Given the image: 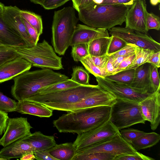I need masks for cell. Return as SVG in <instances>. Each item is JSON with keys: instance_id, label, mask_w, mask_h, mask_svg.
I'll return each instance as SVG.
<instances>
[{"instance_id": "obj_47", "label": "cell", "mask_w": 160, "mask_h": 160, "mask_svg": "<svg viewBox=\"0 0 160 160\" xmlns=\"http://www.w3.org/2000/svg\"><path fill=\"white\" fill-rule=\"evenodd\" d=\"M135 58L134 52L121 62L117 68L116 73L124 70L134 61Z\"/></svg>"}, {"instance_id": "obj_14", "label": "cell", "mask_w": 160, "mask_h": 160, "mask_svg": "<svg viewBox=\"0 0 160 160\" xmlns=\"http://www.w3.org/2000/svg\"><path fill=\"white\" fill-rule=\"evenodd\" d=\"M16 6H5L2 17L4 22L23 40L28 47L35 44L29 35L20 14Z\"/></svg>"}, {"instance_id": "obj_17", "label": "cell", "mask_w": 160, "mask_h": 160, "mask_svg": "<svg viewBox=\"0 0 160 160\" xmlns=\"http://www.w3.org/2000/svg\"><path fill=\"white\" fill-rule=\"evenodd\" d=\"M32 67L30 62L20 56L4 63L0 66V83L13 79Z\"/></svg>"}, {"instance_id": "obj_40", "label": "cell", "mask_w": 160, "mask_h": 160, "mask_svg": "<svg viewBox=\"0 0 160 160\" xmlns=\"http://www.w3.org/2000/svg\"><path fill=\"white\" fill-rule=\"evenodd\" d=\"M158 68L155 65L151 64L150 80L154 92L160 89V82Z\"/></svg>"}, {"instance_id": "obj_18", "label": "cell", "mask_w": 160, "mask_h": 160, "mask_svg": "<svg viewBox=\"0 0 160 160\" xmlns=\"http://www.w3.org/2000/svg\"><path fill=\"white\" fill-rule=\"evenodd\" d=\"M109 36L107 30L78 24L73 34L70 46L80 43H88L95 39Z\"/></svg>"}, {"instance_id": "obj_43", "label": "cell", "mask_w": 160, "mask_h": 160, "mask_svg": "<svg viewBox=\"0 0 160 160\" xmlns=\"http://www.w3.org/2000/svg\"><path fill=\"white\" fill-rule=\"evenodd\" d=\"M90 56L93 64L101 68L105 67L109 57L107 54L99 56Z\"/></svg>"}, {"instance_id": "obj_49", "label": "cell", "mask_w": 160, "mask_h": 160, "mask_svg": "<svg viewBox=\"0 0 160 160\" xmlns=\"http://www.w3.org/2000/svg\"><path fill=\"white\" fill-rule=\"evenodd\" d=\"M9 118L7 112L0 110V136L5 132Z\"/></svg>"}, {"instance_id": "obj_41", "label": "cell", "mask_w": 160, "mask_h": 160, "mask_svg": "<svg viewBox=\"0 0 160 160\" xmlns=\"http://www.w3.org/2000/svg\"><path fill=\"white\" fill-rule=\"evenodd\" d=\"M114 160H155V159L138 152L134 154L116 156Z\"/></svg>"}, {"instance_id": "obj_36", "label": "cell", "mask_w": 160, "mask_h": 160, "mask_svg": "<svg viewBox=\"0 0 160 160\" xmlns=\"http://www.w3.org/2000/svg\"><path fill=\"white\" fill-rule=\"evenodd\" d=\"M17 102L0 92V110L5 112L16 111Z\"/></svg>"}, {"instance_id": "obj_33", "label": "cell", "mask_w": 160, "mask_h": 160, "mask_svg": "<svg viewBox=\"0 0 160 160\" xmlns=\"http://www.w3.org/2000/svg\"><path fill=\"white\" fill-rule=\"evenodd\" d=\"M116 156L104 152H96L86 154H76L72 160H114Z\"/></svg>"}, {"instance_id": "obj_13", "label": "cell", "mask_w": 160, "mask_h": 160, "mask_svg": "<svg viewBox=\"0 0 160 160\" xmlns=\"http://www.w3.org/2000/svg\"><path fill=\"white\" fill-rule=\"evenodd\" d=\"M148 12L145 0H135L130 7L125 18V28L147 34L146 18Z\"/></svg>"}, {"instance_id": "obj_8", "label": "cell", "mask_w": 160, "mask_h": 160, "mask_svg": "<svg viewBox=\"0 0 160 160\" xmlns=\"http://www.w3.org/2000/svg\"><path fill=\"white\" fill-rule=\"evenodd\" d=\"M95 77L98 85L113 95L116 99L139 103L153 93L144 89L134 88L110 81L103 77Z\"/></svg>"}, {"instance_id": "obj_32", "label": "cell", "mask_w": 160, "mask_h": 160, "mask_svg": "<svg viewBox=\"0 0 160 160\" xmlns=\"http://www.w3.org/2000/svg\"><path fill=\"white\" fill-rule=\"evenodd\" d=\"M80 62L86 69L95 77H100L104 78L108 75L105 72L104 68H100L93 64L89 55L83 58Z\"/></svg>"}, {"instance_id": "obj_38", "label": "cell", "mask_w": 160, "mask_h": 160, "mask_svg": "<svg viewBox=\"0 0 160 160\" xmlns=\"http://www.w3.org/2000/svg\"><path fill=\"white\" fill-rule=\"evenodd\" d=\"M112 38L108 49L107 54L110 56L118 51L128 44L124 40L115 36Z\"/></svg>"}, {"instance_id": "obj_3", "label": "cell", "mask_w": 160, "mask_h": 160, "mask_svg": "<svg viewBox=\"0 0 160 160\" xmlns=\"http://www.w3.org/2000/svg\"><path fill=\"white\" fill-rule=\"evenodd\" d=\"M130 6L122 4H97L94 2L78 12V19L89 26L108 30L125 22Z\"/></svg>"}, {"instance_id": "obj_35", "label": "cell", "mask_w": 160, "mask_h": 160, "mask_svg": "<svg viewBox=\"0 0 160 160\" xmlns=\"http://www.w3.org/2000/svg\"><path fill=\"white\" fill-rule=\"evenodd\" d=\"M71 54L75 61L80 62L83 58L89 55L88 43H80L72 46Z\"/></svg>"}, {"instance_id": "obj_42", "label": "cell", "mask_w": 160, "mask_h": 160, "mask_svg": "<svg viewBox=\"0 0 160 160\" xmlns=\"http://www.w3.org/2000/svg\"><path fill=\"white\" fill-rule=\"evenodd\" d=\"M71 0H43L41 5L45 9L50 10L60 7Z\"/></svg>"}, {"instance_id": "obj_2", "label": "cell", "mask_w": 160, "mask_h": 160, "mask_svg": "<svg viewBox=\"0 0 160 160\" xmlns=\"http://www.w3.org/2000/svg\"><path fill=\"white\" fill-rule=\"evenodd\" d=\"M14 84L11 93L18 101L24 100L38 93L41 89L48 86L67 80L65 75L51 69L43 68L27 71L13 78Z\"/></svg>"}, {"instance_id": "obj_25", "label": "cell", "mask_w": 160, "mask_h": 160, "mask_svg": "<svg viewBox=\"0 0 160 160\" xmlns=\"http://www.w3.org/2000/svg\"><path fill=\"white\" fill-rule=\"evenodd\" d=\"M160 140V135L155 132H146L130 143L137 151L151 148L157 144Z\"/></svg>"}, {"instance_id": "obj_34", "label": "cell", "mask_w": 160, "mask_h": 160, "mask_svg": "<svg viewBox=\"0 0 160 160\" xmlns=\"http://www.w3.org/2000/svg\"><path fill=\"white\" fill-rule=\"evenodd\" d=\"M16 48L4 45H0V66L18 56Z\"/></svg>"}, {"instance_id": "obj_58", "label": "cell", "mask_w": 160, "mask_h": 160, "mask_svg": "<svg viewBox=\"0 0 160 160\" xmlns=\"http://www.w3.org/2000/svg\"><path fill=\"white\" fill-rule=\"evenodd\" d=\"M104 0H93V2L95 3L98 4H102Z\"/></svg>"}, {"instance_id": "obj_48", "label": "cell", "mask_w": 160, "mask_h": 160, "mask_svg": "<svg viewBox=\"0 0 160 160\" xmlns=\"http://www.w3.org/2000/svg\"><path fill=\"white\" fill-rule=\"evenodd\" d=\"M35 159L40 160H58L52 156L48 151H36L34 152Z\"/></svg>"}, {"instance_id": "obj_26", "label": "cell", "mask_w": 160, "mask_h": 160, "mask_svg": "<svg viewBox=\"0 0 160 160\" xmlns=\"http://www.w3.org/2000/svg\"><path fill=\"white\" fill-rule=\"evenodd\" d=\"M112 36L99 38L88 43L89 55L99 56L107 54Z\"/></svg>"}, {"instance_id": "obj_44", "label": "cell", "mask_w": 160, "mask_h": 160, "mask_svg": "<svg viewBox=\"0 0 160 160\" xmlns=\"http://www.w3.org/2000/svg\"><path fill=\"white\" fill-rule=\"evenodd\" d=\"M137 47L134 44L128 43L122 49L112 55L115 58L119 56L134 53Z\"/></svg>"}, {"instance_id": "obj_15", "label": "cell", "mask_w": 160, "mask_h": 160, "mask_svg": "<svg viewBox=\"0 0 160 160\" xmlns=\"http://www.w3.org/2000/svg\"><path fill=\"white\" fill-rule=\"evenodd\" d=\"M116 99L113 95L103 89L77 102L65 105L59 111L68 112L100 106L112 107L116 101Z\"/></svg>"}, {"instance_id": "obj_52", "label": "cell", "mask_w": 160, "mask_h": 160, "mask_svg": "<svg viewBox=\"0 0 160 160\" xmlns=\"http://www.w3.org/2000/svg\"><path fill=\"white\" fill-rule=\"evenodd\" d=\"M147 62L153 64L158 68H159L160 66V51L154 52Z\"/></svg>"}, {"instance_id": "obj_54", "label": "cell", "mask_w": 160, "mask_h": 160, "mask_svg": "<svg viewBox=\"0 0 160 160\" xmlns=\"http://www.w3.org/2000/svg\"><path fill=\"white\" fill-rule=\"evenodd\" d=\"M20 159L21 160H32L35 159V156L33 152H29L25 154Z\"/></svg>"}, {"instance_id": "obj_12", "label": "cell", "mask_w": 160, "mask_h": 160, "mask_svg": "<svg viewBox=\"0 0 160 160\" xmlns=\"http://www.w3.org/2000/svg\"><path fill=\"white\" fill-rule=\"evenodd\" d=\"M32 128L27 118H9L5 131L0 139V145L5 147L23 139L31 133Z\"/></svg>"}, {"instance_id": "obj_50", "label": "cell", "mask_w": 160, "mask_h": 160, "mask_svg": "<svg viewBox=\"0 0 160 160\" xmlns=\"http://www.w3.org/2000/svg\"><path fill=\"white\" fill-rule=\"evenodd\" d=\"M135 0H104L102 4H122L131 6Z\"/></svg>"}, {"instance_id": "obj_21", "label": "cell", "mask_w": 160, "mask_h": 160, "mask_svg": "<svg viewBox=\"0 0 160 160\" xmlns=\"http://www.w3.org/2000/svg\"><path fill=\"white\" fill-rule=\"evenodd\" d=\"M0 43L16 48L28 47L22 39L3 20L0 16Z\"/></svg>"}, {"instance_id": "obj_31", "label": "cell", "mask_w": 160, "mask_h": 160, "mask_svg": "<svg viewBox=\"0 0 160 160\" xmlns=\"http://www.w3.org/2000/svg\"><path fill=\"white\" fill-rule=\"evenodd\" d=\"M71 79L82 85H88L89 75L88 71L82 67L76 66L72 68V73Z\"/></svg>"}, {"instance_id": "obj_22", "label": "cell", "mask_w": 160, "mask_h": 160, "mask_svg": "<svg viewBox=\"0 0 160 160\" xmlns=\"http://www.w3.org/2000/svg\"><path fill=\"white\" fill-rule=\"evenodd\" d=\"M151 64L146 62L135 68L133 80L128 85L134 88L144 89L151 93L154 92L150 80Z\"/></svg>"}, {"instance_id": "obj_56", "label": "cell", "mask_w": 160, "mask_h": 160, "mask_svg": "<svg viewBox=\"0 0 160 160\" xmlns=\"http://www.w3.org/2000/svg\"><path fill=\"white\" fill-rule=\"evenodd\" d=\"M5 7V6L3 3L0 2V16H2Z\"/></svg>"}, {"instance_id": "obj_23", "label": "cell", "mask_w": 160, "mask_h": 160, "mask_svg": "<svg viewBox=\"0 0 160 160\" xmlns=\"http://www.w3.org/2000/svg\"><path fill=\"white\" fill-rule=\"evenodd\" d=\"M21 140L30 144L36 151H48L57 144L53 136L45 135L40 131L31 133Z\"/></svg>"}, {"instance_id": "obj_28", "label": "cell", "mask_w": 160, "mask_h": 160, "mask_svg": "<svg viewBox=\"0 0 160 160\" xmlns=\"http://www.w3.org/2000/svg\"><path fill=\"white\" fill-rule=\"evenodd\" d=\"M20 14L22 17L36 29L39 36L42 34L43 25L40 16L29 11L22 10H20Z\"/></svg>"}, {"instance_id": "obj_9", "label": "cell", "mask_w": 160, "mask_h": 160, "mask_svg": "<svg viewBox=\"0 0 160 160\" xmlns=\"http://www.w3.org/2000/svg\"><path fill=\"white\" fill-rule=\"evenodd\" d=\"M119 134V130L109 120L98 127L78 134L73 143L77 150L102 143Z\"/></svg>"}, {"instance_id": "obj_24", "label": "cell", "mask_w": 160, "mask_h": 160, "mask_svg": "<svg viewBox=\"0 0 160 160\" xmlns=\"http://www.w3.org/2000/svg\"><path fill=\"white\" fill-rule=\"evenodd\" d=\"M48 151L58 160H72L77 153V149L73 143L67 142L56 144Z\"/></svg>"}, {"instance_id": "obj_51", "label": "cell", "mask_w": 160, "mask_h": 160, "mask_svg": "<svg viewBox=\"0 0 160 160\" xmlns=\"http://www.w3.org/2000/svg\"><path fill=\"white\" fill-rule=\"evenodd\" d=\"M114 60V58L112 55L109 56L108 62L104 68L105 72L108 75L115 74L116 72L117 69L113 66Z\"/></svg>"}, {"instance_id": "obj_5", "label": "cell", "mask_w": 160, "mask_h": 160, "mask_svg": "<svg viewBox=\"0 0 160 160\" xmlns=\"http://www.w3.org/2000/svg\"><path fill=\"white\" fill-rule=\"evenodd\" d=\"M75 9L69 6L55 11L52 25V43L55 52L64 55L70 44L79 20Z\"/></svg>"}, {"instance_id": "obj_55", "label": "cell", "mask_w": 160, "mask_h": 160, "mask_svg": "<svg viewBox=\"0 0 160 160\" xmlns=\"http://www.w3.org/2000/svg\"><path fill=\"white\" fill-rule=\"evenodd\" d=\"M160 0H150V4L152 6H155L160 2Z\"/></svg>"}, {"instance_id": "obj_30", "label": "cell", "mask_w": 160, "mask_h": 160, "mask_svg": "<svg viewBox=\"0 0 160 160\" xmlns=\"http://www.w3.org/2000/svg\"><path fill=\"white\" fill-rule=\"evenodd\" d=\"M70 79L44 87L39 90L38 93H44L60 91L81 86Z\"/></svg>"}, {"instance_id": "obj_37", "label": "cell", "mask_w": 160, "mask_h": 160, "mask_svg": "<svg viewBox=\"0 0 160 160\" xmlns=\"http://www.w3.org/2000/svg\"><path fill=\"white\" fill-rule=\"evenodd\" d=\"M119 131L122 137L129 143L146 133L143 131L131 128L122 129Z\"/></svg>"}, {"instance_id": "obj_4", "label": "cell", "mask_w": 160, "mask_h": 160, "mask_svg": "<svg viewBox=\"0 0 160 160\" xmlns=\"http://www.w3.org/2000/svg\"><path fill=\"white\" fill-rule=\"evenodd\" d=\"M103 90L98 85H81L58 91L38 93L24 100L59 111L65 105L77 102Z\"/></svg>"}, {"instance_id": "obj_1", "label": "cell", "mask_w": 160, "mask_h": 160, "mask_svg": "<svg viewBox=\"0 0 160 160\" xmlns=\"http://www.w3.org/2000/svg\"><path fill=\"white\" fill-rule=\"evenodd\" d=\"M112 107L100 106L68 112L53 122L60 132L79 134L98 127L110 118Z\"/></svg>"}, {"instance_id": "obj_39", "label": "cell", "mask_w": 160, "mask_h": 160, "mask_svg": "<svg viewBox=\"0 0 160 160\" xmlns=\"http://www.w3.org/2000/svg\"><path fill=\"white\" fill-rule=\"evenodd\" d=\"M146 27L148 31L154 29L158 31L160 29L159 17L152 12H147L146 18Z\"/></svg>"}, {"instance_id": "obj_53", "label": "cell", "mask_w": 160, "mask_h": 160, "mask_svg": "<svg viewBox=\"0 0 160 160\" xmlns=\"http://www.w3.org/2000/svg\"><path fill=\"white\" fill-rule=\"evenodd\" d=\"M133 53L128 54L126 55L121 56L118 57L116 58H114L113 62V66L114 67L117 69L118 65L121 62Z\"/></svg>"}, {"instance_id": "obj_7", "label": "cell", "mask_w": 160, "mask_h": 160, "mask_svg": "<svg viewBox=\"0 0 160 160\" xmlns=\"http://www.w3.org/2000/svg\"><path fill=\"white\" fill-rule=\"evenodd\" d=\"M110 120L119 130L146 121L139 103L118 99L112 106Z\"/></svg>"}, {"instance_id": "obj_45", "label": "cell", "mask_w": 160, "mask_h": 160, "mask_svg": "<svg viewBox=\"0 0 160 160\" xmlns=\"http://www.w3.org/2000/svg\"><path fill=\"white\" fill-rule=\"evenodd\" d=\"M27 31L33 41L34 44H36L39 40V36L36 29L29 24L25 19L22 18Z\"/></svg>"}, {"instance_id": "obj_16", "label": "cell", "mask_w": 160, "mask_h": 160, "mask_svg": "<svg viewBox=\"0 0 160 160\" xmlns=\"http://www.w3.org/2000/svg\"><path fill=\"white\" fill-rule=\"evenodd\" d=\"M160 90L153 93L139 103L142 115L150 123L152 130H155L160 122Z\"/></svg>"}, {"instance_id": "obj_59", "label": "cell", "mask_w": 160, "mask_h": 160, "mask_svg": "<svg viewBox=\"0 0 160 160\" xmlns=\"http://www.w3.org/2000/svg\"><path fill=\"white\" fill-rule=\"evenodd\" d=\"M0 45H2L0 43Z\"/></svg>"}, {"instance_id": "obj_29", "label": "cell", "mask_w": 160, "mask_h": 160, "mask_svg": "<svg viewBox=\"0 0 160 160\" xmlns=\"http://www.w3.org/2000/svg\"><path fill=\"white\" fill-rule=\"evenodd\" d=\"M154 52L150 49L137 47L135 52V58L134 61L125 70L135 68L147 62Z\"/></svg>"}, {"instance_id": "obj_46", "label": "cell", "mask_w": 160, "mask_h": 160, "mask_svg": "<svg viewBox=\"0 0 160 160\" xmlns=\"http://www.w3.org/2000/svg\"><path fill=\"white\" fill-rule=\"evenodd\" d=\"M72 2V7L78 12L92 4L93 0H71Z\"/></svg>"}, {"instance_id": "obj_27", "label": "cell", "mask_w": 160, "mask_h": 160, "mask_svg": "<svg viewBox=\"0 0 160 160\" xmlns=\"http://www.w3.org/2000/svg\"><path fill=\"white\" fill-rule=\"evenodd\" d=\"M135 71V68L125 70L107 76L104 78L112 82L129 85L133 80Z\"/></svg>"}, {"instance_id": "obj_10", "label": "cell", "mask_w": 160, "mask_h": 160, "mask_svg": "<svg viewBox=\"0 0 160 160\" xmlns=\"http://www.w3.org/2000/svg\"><path fill=\"white\" fill-rule=\"evenodd\" d=\"M137 151L119 134L102 143L77 150L76 155L104 152L116 156L122 154H134Z\"/></svg>"}, {"instance_id": "obj_11", "label": "cell", "mask_w": 160, "mask_h": 160, "mask_svg": "<svg viewBox=\"0 0 160 160\" xmlns=\"http://www.w3.org/2000/svg\"><path fill=\"white\" fill-rule=\"evenodd\" d=\"M108 30L111 36L119 37L127 43L149 49L154 52L160 51V43L147 34L125 27H114Z\"/></svg>"}, {"instance_id": "obj_20", "label": "cell", "mask_w": 160, "mask_h": 160, "mask_svg": "<svg viewBox=\"0 0 160 160\" xmlns=\"http://www.w3.org/2000/svg\"><path fill=\"white\" fill-rule=\"evenodd\" d=\"M53 110L41 104L23 100L17 102L16 111L22 114L49 118L52 115Z\"/></svg>"}, {"instance_id": "obj_57", "label": "cell", "mask_w": 160, "mask_h": 160, "mask_svg": "<svg viewBox=\"0 0 160 160\" xmlns=\"http://www.w3.org/2000/svg\"><path fill=\"white\" fill-rule=\"evenodd\" d=\"M31 2L36 4L41 5L43 0H29Z\"/></svg>"}, {"instance_id": "obj_6", "label": "cell", "mask_w": 160, "mask_h": 160, "mask_svg": "<svg viewBox=\"0 0 160 160\" xmlns=\"http://www.w3.org/2000/svg\"><path fill=\"white\" fill-rule=\"evenodd\" d=\"M18 55L32 66L55 70L63 69L62 58L58 56L53 47L45 39L34 46L16 48Z\"/></svg>"}, {"instance_id": "obj_19", "label": "cell", "mask_w": 160, "mask_h": 160, "mask_svg": "<svg viewBox=\"0 0 160 160\" xmlns=\"http://www.w3.org/2000/svg\"><path fill=\"white\" fill-rule=\"evenodd\" d=\"M36 150L30 144L20 140L4 147L0 151V160L20 158L25 154Z\"/></svg>"}]
</instances>
